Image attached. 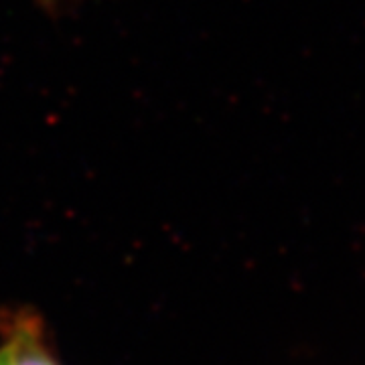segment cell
<instances>
[{"instance_id": "1", "label": "cell", "mask_w": 365, "mask_h": 365, "mask_svg": "<svg viewBox=\"0 0 365 365\" xmlns=\"http://www.w3.org/2000/svg\"><path fill=\"white\" fill-rule=\"evenodd\" d=\"M0 337L9 365H63L49 345L41 317L26 309L0 317Z\"/></svg>"}, {"instance_id": "2", "label": "cell", "mask_w": 365, "mask_h": 365, "mask_svg": "<svg viewBox=\"0 0 365 365\" xmlns=\"http://www.w3.org/2000/svg\"><path fill=\"white\" fill-rule=\"evenodd\" d=\"M0 365H9V359H6V351H4V347L0 345Z\"/></svg>"}]
</instances>
